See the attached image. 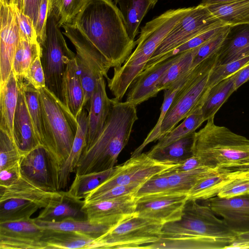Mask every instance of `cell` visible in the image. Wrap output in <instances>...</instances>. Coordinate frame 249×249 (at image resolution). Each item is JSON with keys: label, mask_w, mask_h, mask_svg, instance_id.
I'll return each instance as SVG.
<instances>
[{"label": "cell", "mask_w": 249, "mask_h": 249, "mask_svg": "<svg viewBox=\"0 0 249 249\" xmlns=\"http://www.w3.org/2000/svg\"><path fill=\"white\" fill-rule=\"evenodd\" d=\"M234 78L235 74L209 89L201 106L202 112L205 121L214 117L223 104L235 91Z\"/></svg>", "instance_id": "obj_34"}, {"label": "cell", "mask_w": 249, "mask_h": 249, "mask_svg": "<svg viewBox=\"0 0 249 249\" xmlns=\"http://www.w3.org/2000/svg\"><path fill=\"white\" fill-rule=\"evenodd\" d=\"M176 165L157 160L146 153L130 157L118 165L114 174L88 194L84 200L101 194L117 186L143 184L151 177L162 173Z\"/></svg>", "instance_id": "obj_12"}, {"label": "cell", "mask_w": 249, "mask_h": 249, "mask_svg": "<svg viewBox=\"0 0 249 249\" xmlns=\"http://www.w3.org/2000/svg\"><path fill=\"white\" fill-rule=\"evenodd\" d=\"M138 119L136 106L112 98L103 131L89 148L83 151L75 170L76 175L103 171L115 166Z\"/></svg>", "instance_id": "obj_3"}, {"label": "cell", "mask_w": 249, "mask_h": 249, "mask_svg": "<svg viewBox=\"0 0 249 249\" xmlns=\"http://www.w3.org/2000/svg\"><path fill=\"white\" fill-rule=\"evenodd\" d=\"M249 194V172L228 183L218 192L217 196L229 198Z\"/></svg>", "instance_id": "obj_48"}, {"label": "cell", "mask_w": 249, "mask_h": 249, "mask_svg": "<svg viewBox=\"0 0 249 249\" xmlns=\"http://www.w3.org/2000/svg\"><path fill=\"white\" fill-rule=\"evenodd\" d=\"M112 99L107 96L104 77L99 78L91 94L88 111V132L86 146L88 149L99 137L109 116Z\"/></svg>", "instance_id": "obj_20"}, {"label": "cell", "mask_w": 249, "mask_h": 249, "mask_svg": "<svg viewBox=\"0 0 249 249\" xmlns=\"http://www.w3.org/2000/svg\"><path fill=\"white\" fill-rule=\"evenodd\" d=\"M217 56L216 53L191 70L187 79L177 92L164 118L160 139L174 128L197 106H202L210 89L208 82L210 74L216 64Z\"/></svg>", "instance_id": "obj_7"}, {"label": "cell", "mask_w": 249, "mask_h": 249, "mask_svg": "<svg viewBox=\"0 0 249 249\" xmlns=\"http://www.w3.org/2000/svg\"><path fill=\"white\" fill-rule=\"evenodd\" d=\"M195 132H193L169 145L155 150L147 154L157 160L177 165L194 155L193 145Z\"/></svg>", "instance_id": "obj_30"}, {"label": "cell", "mask_w": 249, "mask_h": 249, "mask_svg": "<svg viewBox=\"0 0 249 249\" xmlns=\"http://www.w3.org/2000/svg\"><path fill=\"white\" fill-rule=\"evenodd\" d=\"M249 62V56L222 65H215L212 70L208 82L211 89L221 81L234 74Z\"/></svg>", "instance_id": "obj_45"}, {"label": "cell", "mask_w": 249, "mask_h": 249, "mask_svg": "<svg viewBox=\"0 0 249 249\" xmlns=\"http://www.w3.org/2000/svg\"><path fill=\"white\" fill-rule=\"evenodd\" d=\"M19 164L26 179L46 191H59L61 166L45 147L39 145L22 155Z\"/></svg>", "instance_id": "obj_13"}, {"label": "cell", "mask_w": 249, "mask_h": 249, "mask_svg": "<svg viewBox=\"0 0 249 249\" xmlns=\"http://www.w3.org/2000/svg\"><path fill=\"white\" fill-rule=\"evenodd\" d=\"M226 26L213 28L194 37L162 56L157 64L169 57L181 54L201 46L221 31Z\"/></svg>", "instance_id": "obj_47"}, {"label": "cell", "mask_w": 249, "mask_h": 249, "mask_svg": "<svg viewBox=\"0 0 249 249\" xmlns=\"http://www.w3.org/2000/svg\"><path fill=\"white\" fill-rule=\"evenodd\" d=\"M16 10L20 39L31 43L38 42V37L33 20L19 11L16 6Z\"/></svg>", "instance_id": "obj_49"}, {"label": "cell", "mask_w": 249, "mask_h": 249, "mask_svg": "<svg viewBox=\"0 0 249 249\" xmlns=\"http://www.w3.org/2000/svg\"><path fill=\"white\" fill-rule=\"evenodd\" d=\"M64 92L66 105L76 118L83 108L84 94L75 57L70 61L67 66L65 75Z\"/></svg>", "instance_id": "obj_31"}, {"label": "cell", "mask_w": 249, "mask_h": 249, "mask_svg": "<svg viewBox=\"0 0 249 249\" xmlns=\"http://www.w3.org/2000/svg\"><path fill=\"white\" fill-rule=\"evenodd\" d=\"M18 87L19 93L13 121V138L22 156L40 144L35 133L24 91L20 86Z\"/></svg>", "instance_id": "obj_21"}, {"label": "cell", "mask_w": 249, "mask_h": 249, "mask_svg": "<svg viewBox=\"0 0 249 249\" xmlns=\"http://www.w3.org/2000/svg\"><path fill=\"white\" fill-rule=\"evenodd\" d=\"M249 80V62L235 73L234 88L235 91Z\"/></svg>", "instance_id": "obj_56"}, {"label": "cell", "mask_w": 249, "mask_h": 249, "mask_svg": "<svg viewBox=\"0 0 249 249\" xmlns=\"http://www.w3.org/2000/svg\"><path fill=\"white\" fill-rule=\"evenodd\" d=\"M137 198L130 195L116 198L85 202L87 219L96 223L118 224L136 214Z\"/></svg>", "instance_id": "obj_17"}, {"label": "cell", "mask_w": 249, "mask_h": 249, "mask_svg": "<svg viewBox=\"0 0 249 249\" xmlns=\"http://www.w3.org/2000/svg\"><path fill=\"white\" fill-rule=\"evenodd\" d=\"M36 222L44 229L74 231L93 239L103 235L118 224L96 223L88 219L67 218L59 221H45L35 218ZM119 224V223H118Z\"/></svg>", "instance_id": "obj_28"}, {"label": "cell", "mask_w": 249, "mask_h": 249, "mask_svg": "<svg viewBox=\"0 0 249 249\" xmlns=\"http://www.w3.org/2000/svg\"><path fill=\"white\" fill-rule=\"evenodd\" d=\"M40 45L45 87L66 105L65 75L68 64L75 58L76 54L67 46L51 9L46 22L45 38Z\"/></svg>", "instance_id": "obj_6"}, {"label": "cell", "mask_w": 249, "mask_h": 249, "mask_svg": "<svg viewBox=\"0 0 249 249\" xmlns=\"http://www.w3.org/2000/svg\"><path fill=\"white\" fill-rule=\"evenodd\" d=\"M20 79L27 81L37 89L45 87V75L40 55L33 61L27 72Z\"/></svg>", "instance_id": "obj_51"}, {"label": "cell", "mask_w": 249, "mask_h": 249, "mask_svg": "<svg viewBox=\"0 0 249 249\" xmlns=\"http://www.w3.org/2000/svg\"><path fill=\"white\" fill-rule=\"evenodd\" d=\"M21 176L19 163L0 170V186L8 187L17 182Z\"/></svg>", "instance_id": "obj_53"}, {"label": "cell", "mask_w": 249, "mask_h": 249, "mask_svg": "<svg viewBox=\"0 0 249 249\" xmlns=\"http://www.w3.org/2000/svg\"><path fill=\"white\" fill-rule=\"evenodd\" d=\"M180 55L169 57L142 71L129 86L125 102L137 106L156 96L159 92L157 85L160 79Z\"/></svg>", "instance_id": "obj_19"}, {"label": "cell", "mask_w": 249, "mask_h": 249, "mask_svg": "<svg viewBox=\"0 0 249 249\" xmlns=\"http://www.w3.org/2000/svg\"><path fill=\"white\" fill-rule=\"evenodd\" d=\"M249 172V170L220 168L198 181L188 192L187 199L197 201L214 197L225 185Z\"/></svg>", "instance_id": "obj_22"}, {"label": "cell", "mask_w": 249, "mask_h": 249, "mask_svg": "<svg viewBox=\"0 0 249 249\" xmlns=\"http://www.w3.org/2000/svg\"><path fill=\"white\" fill-rule=\"evenodd\" d=\"M225 25H226L217 18L207 6L200 4L193 6L161 42L144 70L156 65L162 56L194 37Z\"/></svg>", "instance_id": "obj_11"}, {"label": "cell", "mask_w": 249, "mask_h": 249, "mask_svg": "<svg viewBox=\"0 0 249 249\" xmlns=\"http://www.w3.org/2000/svg\"><path fill=\"white\" fill-rule=\"evenodd\" d=\"M142 184H132L126 185L117 186L99 195L93 196L85 202L101 201L106 199L116 198L122 196L134 195Z\"/></svg>", "instance_id": "obj_50"}, {"label": "cell", "mask_w": 249, "mask_h": 249, "mask_svg": "<svg viewBox=\"0 0 249 249\" xmlns=\"http://www.w3.org/2000/svg\"><path fill=\"white\" fill-rule=\"evenodd\" d=\"M18 93V85L12 71L5 84L0 88V129L13 140V121Z\"/></svg>", "instance_id": "obj_29"}, {"label": "cell", "mask_w": 249, "mask_h": 249, "mask_svg": "<svg viewBox=\"0 0 249 249\" xmlns=\"http://www.w3.org/2000/svg\"><path fill=\"white\" fill-rule=\"evenodd\" d=\"M88 0H51V10L59 27L71 23Z\"/></svg>", "instance_id": "obj_42"}, {"label": "cell", "mask_w": 249, "mask_h": 249, "mask_svg": "<svg viewBox=\"0 0 249 249\" xmlns=\"http://www.w3.org/2000/svg\"><path fill=\"white\" fill-rule=\"evenodd\" d=\"M214 117L195 132L193 153L204 165L233 168L249 161V139L223 126Z\"/></svg>", "instance_id": "obj_4"}, {"label": "cell", "mask_w": 249, "mask_h": 249, "mask_svg": "<svg viewBox=\"0 0 249 249\" xmlns=\"http://www.w3.org/2000/svg\"><path fill=\"white\" fill-rule=\"evenodd\" d=\"M192 8L170 9L146 23L135 41V49L122 65L123 71L130 77H137L165 37Z\"/></svg>", "instance_id": "obj_8"}, {"label": "cell", "mask_w": 249, "mask_h": 249, "mask_svg": "<svg viewBox=\"0 0 249 249\" xmlns=\"http://www.w3.org/2000/svg\"><path fill=\"white\" fill-rule=\"evenodd\" d=\"M238 0H202L200 4L208 6L212 5L230 3Z\"/></svg>", "instance_id": "obj_57"}, {"label": "cell", "mask_w": 249, "mask_h": 249, "mask_svg": "<svg viewBox=\"0 0 249 249\" xmlns=\"http://www.w3.org/2000/svg\"><path fill=\"white\" fill-rule=\"evenodd\" d=\"M230 27V26L226 25L219 33L200 46L193 60L191 69L203 60L218 52L227 36Z\"/></svg>", "instance_id": "obj_44"}, {"label": "cell", "mask_w": 249, "mask_h": 249, "mask_svg": "<svg viewBox=\"0 0 249 249\" xmlns=\"http://www.w3.org/2000/svg\"><path fill=\"white\" fill-rule=\"evenodd\" d=\"M60 193L61 191L44 190L21 176L15 183L7 187L0 186V201L11 198L22 199L36 204L40 208H45Z\"/></svg>", "instance_id": "obj_24"}, {"label": "cell", "mask_w": 249, "mask_h": 249, "mask_svg": "<svg viewBox=\"0 0 249 249\" xmlns=\"http://www.w3.org/2000/svg\"><path fill=\"white\" fill-rule=\"evenodd\" d=\"M21 156L14 140L0 129V170L19 163Z\"/></svg>", "instance_id": "obj_43"}, {"label": "cell", "mask_w": 249, "mask_h": 249, "mask_svg": "<svg viewBox=\"0 0 249 249\" xmlns=\"http://www.w3.org/2000/svg\"><path fill=\"white\" fill-rule=\"evenodd\" d=\"M118 166L103 171L76 175L68 192L74 197L85 198L89 193L111 177Z\"/></svg>", "instance_id": "obj_38"}, {"label": "cell", "mask_w": 249, "mask_h": 249, "mask_svg": "<svg viewBox=\"0 0 249 249\" xmlns=\"http://www.w3.org/2000/svg\"><path fill=\"white\" fill-rule=\"evenodd\" d=\"M85 201L61 191L48 206L43 208L36 219L45 221H59L67 218L87 219L83 207Z\"/></svg>", "instance_id": "obj_23"}, {"label": "cell", "mask_w": 249, "mask_h": 249, "mask_svg": "<svg viewBox=\"0 0 249 249\" xmlns=\"http://www.w3.org/2000/svg\"><path fill=\"white\" fill-rule=\"evenodd\" d=\"M113 68L121 66L136 46L126 32L119 8L111 0H88L71 23Z\"/></svg>", "instance_id": "obj_1"}, {"label": "cell", "mask_w": 249, "mask_h": 249, "mask_svg": "<svg viewBox=\"0 0 249 249\" xmlns=\"http://www.w3.org/2000/svg\"><path fill=\"white\" fill-rule=\"evenodd\" d=\"M157 2L158 0H114L115 4L119 6L126 32L132 40L135 41L143 18Z\"/></svg>", "instance_id": "obj_27"}, {"label": "cell", "mask_w": 249, "mask_h": 249, "mask_svg": "<svg viewBox=\"0 0 249 249\" xmlns=\"http://www.w3.org/2000/svg\"><path fill=\"white\" fill-rule=\"evenodd\" d=\"M211 12L226 25L249 24V0L208 6Z\"/></svg>", "instance_id": "obj_35"}, {"label": "cell", "mask_w": 249, "mask_h": 249, "mask_svg": "<svg viewBox=\"0 0 249 249\" xmlns=\"http://www.w3.org/2000/svg\"><path fill=\"white\" fill-rule=\"evenodd\" d=\"M237 236L208 204L188 200L180 219L163 225L161 238L167 249H223Z\"/></svg>", "instance_id": "obj_2"}, {"label": "cell", "mask_w": 249, "mask_h": 249, "mask_svg": "<svg viewBox=\"0 0 249 249\" xmlns=\"http://www.w3.org/2000/svg\"><path fill=\"white\" fill-rule=\"evenodd\" d=\"M78 127L70 153L61 166L59 189L68 185L71 174L75 170L87 143L88 132V111L83 108L77 116Z\"/></svg>", "instance_id": "obj_26"}, {"label": "cell", "mask_w": 249, "mask_h": 249, "mask_svg": "<svg viewBox=\"0 0 249 249\" xmlns=\"http://www.w3.org/2000/svg\"><path fill=\"white\" fill-rule=\"evenodd\" d=\"M0 88L12 71L15 54L20 41L16 5L0 0Z\"/></svg>", "instance_id": "obj_15"}, {"label": "cell", "mask_w": 249, "mask_h": 249, "mask_svg": "<svg viewBox=\"0 0 249 249\" xmlns=\"http://www.w3.org/2000/svg\"><path fill=\"white\" fill-rule=\"evenodd\" d=\"M35 218L0 223V249H47Z\"/></svg>", "instance_id": "obj_16"}, {"label": "cell", "mask_w": 249, "mask_h": 249, "mask_svg": "<svg viewBox=\"0 0 249 249\" xmlns=\"http://www.w3.org/2000/svg\"><path fill=\"white\" fill-rule=\"evenodd\" d=\"M205 121L204 119L201 105L197 106L179 125L161 137L158 142L152 147L155 150L164 147L185 136L196 132Z\"/></svg>", "instance_id": "obj_37"}, {"label": "cell", "mask_w": 249, "mask_h": 249, "mask_svg": "<svg viewBox=\"0 0 249 249\" xmlns=\"http://www.w3.org/2000/svg\"><path fill=\"white\" fill-rule=\"evenodd\" d=\"M41 53L39 43H31L20 39L16 50L13 70L17 80L21 79L27 72L33 61Z\"/></svg>", "instance_id": "obj_40"}, {"label": "cell", "mask_w": 249, "mask_h": 249, "mask_svg": "<svg viewBox=\"0 0 249 249\" xmlns=\"http://www.w3.org/2000/svg\"><path fill=\"white\" fill-rule=\"evenodd\" d=\"M170 192L168 176L164 172L156 175L144 182L137 191L135 196L139 198Z\"/></svg>", "instance_id": "obj_46"}, {"label": "cell", "mask_w": 249, "mask_h": 249, "mask_svg": "<svg viewBox=\"0 0 249 249\" xmlns=\"http://www.w3.org/2000/svg\"><path fill=\"white\" fill-rule=\"evenodd\" d=\"M63 34L73 45L76 50L75 59L78 72L84 89L83 108L88 109L91 94L97 80L101 77L107 79L111 68L109 62L96 47L72 23L62 26Z\"/></svg>", "instance_id": "obj_10"}, {"label": "cell", "mask_w": 249, "mask_h": 249, "mask_svg": "<svg viewBox=\"0 0 249 249\" xmlns=\"http://www.w3.org/2000/svg\"><path fill=\"white\" fill-rule=\"evenodd\" d=\"M187 194L168 192L137 199L135 213L164 225L180 219Z\"/></svg>", "instance_id": "obj_14"}, {"label": "cell", "mask_w": 249, "mask_h": 249, "mask_svg": "<svg viewBox=\"0 0 249 249\" xmlns=\"http://www.w3.org/2000/svg\"><path fill=\"white\" fill-rule=\"evenodd\" d=\"M181 86L164 90L163 101L160 108V113L159 119L143 142L132 152L130 157H135L142 153L144 148L149 143L159 140L161 126L164 118Z\"/></svg>", "instance_id": "obj_41"}, {"label": "cell", "mask_w": 249, "mask_h": 249, "mask_svg": "<svg viewBox=\"0 0 249 249\" xmlns=\"http://www.w3.org/2000/svg\"><path fill=\"white\" fill-rule=\"evenodd\" d=\"M200 160L195 156L188 158L182 163L177 164L168 169L165 173L172 174L175 173L188 171L204 166Z\"/></svg>", "instance_id": "obj_55"}, {"label": "cell", "mask_w": 249, "mask_h": 249, "mask_svg": "<svg viewBox=\"0 0 249 249\" xmlns=\"http://www.w3.org/2000/svg\"><path fill=\"white\" fill-rule=\"evenodd\" d=\"M40 208L36 204L22 199L0 201V223L30 218Z\"/></svg>", "instance_id": "obj_39"}, {"label": "cell", "mask_w": 249, "mask_h": 249, "mask_svg": "<svg viewBox=\"0 0 249 249\" xmlns=\"http://www.w3.org/2000/svg\"><path fill=\"white\" fill-rule=\"evenodd\" d=\"M38 91L46 133L43 147L61 166L70 153L78 122L68 107L45 87Z\"/></svg>", "instance_id": "obj_5"}, {"label": "cell", "mask_w": 249, "mask_h": 249, "mask_svg": "<svg viewBox=\"0 0 249 249\" xmlns=\"http://www.w3.org/2000/svg\"><path fill=\"white\" fill-rule=\"evenodd\" d=\"M216 65L238 60L249 56V24L231 26L217 52Z\"/></svg>", "instance_id": "obj_25"}, {"label": "cell", "mask_w": 249, "mask_h": 249, "mask_svg": "<svg viewBox=\"0 0 249 249\" xmlns=\"http://www.w3.org/2000/svg\"><path fill=\"white\" fill-rule=\"evenodd\" d=\"M5 2L9 4H15L17 1V0H3Z\"/></svg>", "instance_id": "obj_58"}, {"label": "cell", "mask_w": 249, "mask_h": 249, "mask_svg": "<svg viewBox=\"0 0 249 249\" xmlns=\"http://www.w3.org/2000/svg\"><path fill=\"white\" fill-rule=\"evenodd\" d=\"M40 0H17L15 4L17 8L22 13L36 22Z\"/></svg>", "instance_id": "obj_54"}, {"label": "cell", "mask_w": 249, "mask_h": 249, "mask_svg": "<svg viewBox=\"0 0 249 249\" xmlns=\"http://www.w3.org/2000/svg\"><path fill=\"white\" fill-rule=\"evenodd\" d=\"M207 200L231 231L237 235L249 233V194L229 198L215 196Z\"/></svg>", "instance_id": "obj_18"}, {"label": "cell", "mask_w": 249, "mask_h": 249, "mask_svg": "<svg viewBox=\"0 0 249 249\" xmlns=\"http://www.w3.org/2000/svg\"><path fill=\"white\" fill-rule=\"evenodd\" d=\"M163 226L156 220L135 214L94 240L87 249H145L160 239Z\"/></svg>", "instance_id": "obj_9"}, {"label": "cell", "mask_w": 249, "mask_h": 249, "mask_svg": "<svg viewBox=\"0 0 249 249\" xmlns=\"http://www.w3.org/2000/svg\"><path fill=\"white\" fill-rule=\"evenodd\" d=\"M44 229L42 240L47 249H87L94 240L74 231Z\"/></svg>", "instance_id": "obj_33"}, {"label": "cell", "mask_w": 249, "mask_h": 249, "mask_svg": "<svg viewBox=\"0 0 249 249\" xmlns=\"http://www.w3.org/2000/svg\"><path fill=\"white\" fill-rule=\"evenodd\" d=\"M220 168L204 166L185 172L167 174L170 192L188 194L190 190L200 180L217 171Z\"/></svg>", "instance_id": "obj_36"}, {"label": "cell", "mask_w": 249, "mask_h": 249, "mask_svg": "<svg viewBox=\"0 0 249 249\" xmlns=\"http://www.w3.org/2000/svg\"><path fill=\"white\" fill-rule=\"evenodd\" d=\"M200 46L181 54L178 59L170 67L160 79L157 85L159 92L180 86L185 82L189 75L193 60Z\"/></svg>", "instance_id": "obj_32"}, {"label": "cell", "mask_w": 249, "mask_h": 249, "mask_svg": "<svg viewBox=\"0 0 249 249\" xmlns=\"http://www.w3.org/2000/svg\"><path fill=\"white\" fill-rule=\"evenodd\" d=\"M51 7V0H40L37 18L35 24L39 44L43 42L45 38L46 22Z\"/></svg>", "instance_id": "obj_52"}]
</instances>
